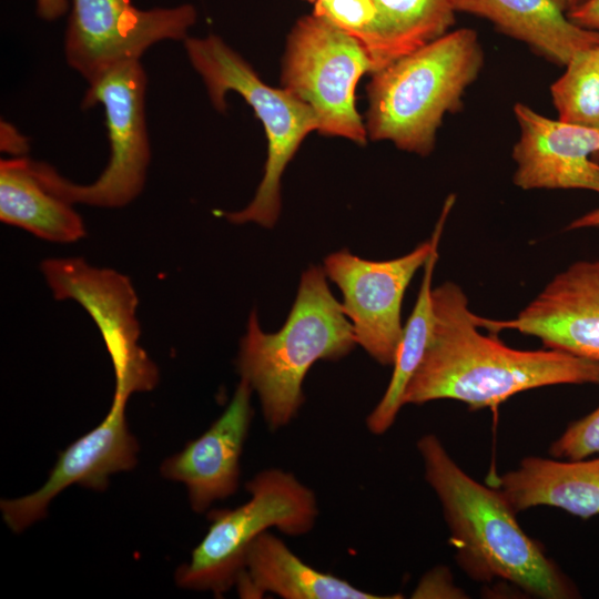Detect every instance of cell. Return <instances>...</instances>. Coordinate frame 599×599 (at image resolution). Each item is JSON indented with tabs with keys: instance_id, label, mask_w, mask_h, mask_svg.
<instances>
[{
	"instance_id": "6da1fadb",
	"label": "cell",
	"mask_w": 599,
	"mask_h": 599,
	"mask_svg": "<svg viewBox=\"0 0 599 599\" xmlns=\"http://www.w3.org/2000/svg\"><path fill=\"white\" fill-rule=\"evenodd\" d=\"M434 322L425 355L403 405L454 399L495 408L511 396L561 384H598L599 361L559 349L520 351L478 331L468 298L454 282L433 288Z\"/></svg>"
},
{
	"instance_id": "7a4b0ae2",
	"label": "cell",
	"mask_w": 599,
	"mask_h": 599,
	"mask_svg": "<svg viewBox=\"0 0 599 599\" xmlns=\"http://www.w3.org/2000/svg\"><path fill=\"white\" fill-rule=\"evenodd\" d=\"M417 450L425 480L436 494L458 566L476 581L502 580L541 599L578 596L571 581L528 536L504 494L467 475L434 434Z\"/></svg>"
},
{
	"instance_id": "3957f363",
	"label": "cell",
	"mask_w": 599,
	"mask_h": 599,
	"mask_svg": "<svg viewBox=\"0 0 599 599\" xmlns=\"http://www.w3.org/2000/svg\"><path fill=\"white\" fill-rule=\"evenodd\" d=\"M356 345L352 323L333 296L324 268L311 266L301 276L295 302L278 332H263L252 311L236 367L256 392L267 427L278 430L297 416L312 365L337 361Z\"/></svg>"
},
{
	"instance_id": "277c9868",
	"label": "cell",
	"mask_w": 599,
	"mask_h": 599,
	"mask_svg": "<svg viewBox=\"0 0 599 599\" xmlns=\"http://www.w3.org/2000/svg\"><path fill=\"white\" fill-rule=\"evenodd\" d=\"M483 65L478 34L461 28L372 73L365 122L368 138L428 155L445 114L460 110Z\"/></svg>"
},
{
	"instance_id": "5b68a950",
	"label": "cell",
	"mask_w": 599,
	"mask_h": 599,
	"mask_svg": "<svg viewBox=\"0 0 599 599\" xmlns=\"http://www.w3.org/2000/svg\"><path fill=\"white\" fill-rule=\"evenodd\" d=\"M184 48L202 78L211 103L226 110L225 95L235 91L253 108L267 138V160L254 199L243 210L225 213L232 223H257L272 229L278 220L282 175L302 141L318 130L312 108L286 89L263 82L255 70L220 37L186 38Z\"/></svg>"
},
{
	"instance_id": "8992f818",
	"label": "cell",
	"mask_w": 599,
	"mask_h": 599,
	"mask_svg": "<svg viewBox=\"0 0 599 599\" xmlns=\"http://www.w3.org/2000/svg\"><path fill=\"white\" fill-rule=\"evenodd\" d=\"M250 498L234 509L209 512L210 527L175 571L179 587L222 597L235 586L250 546L272 528L288 536L308 534L318 516L314 491L292 473L270 468L246 483Z\"/></svg>"
},
{
	"instance_id": "52a82bcc",
	"label": "cell",
	"mask_w": 599,
	"mask_h": 599,
	"mask_svg": "<svg viewBox=\"0 0 599 599\" xmlns=\"http://www.w3.org/2000/svg\"><path fill=\"white\" fill-rule=\"evenodd\" d=\"M146 73L140 60L126 61L89 83L82 108L105 112L110 159L91 184H75L44 162L30 159L39 181L70 204L122 207L143 190L151 159L145 120Z\"/></svg>"
},
{
	"instance_id": "ba28073f",
	"label": "cell",
	"mask_w": 599,
	"mask_h": 599,
	"mask_svg": "<svg viewBox=\"0 0 599 599\" xmlns=\"http://www.w3.org/2000/svg\"><path fill=\"white\" fill-rule=\"evenodd\" d=\"M376 71L358 39L312 13L288 34L281 82L312 108L321 134L364 145L368 135L355 106V89L365 73Z\"/></svg>"
},
{
	"instance_id": "9c48e42d",
	"label": "cell",
	"mask_w": 599,
	"mask_h": 599,
	"mask_svg": "<svg viewBox=\"0 0 599 599\" xmlns=\"http://www.w3.org/2000/svg\"><path fill=\"white\" fill-rule=\"evenodd\" d=\"M455 203L450 194L443 206L432 237L412 252L393 260L372 261L347 248L324 260V272L343 295L342 307L349 318L357 344L377 363L394 364L402 338L400 311L404 294L439 243L446 219Z\"/></svg>"
},
{
	"instance_id": "30bf717a",
	"label": "cell",
	"mask_w": 599,
	"mask_h": 599,
	"mask_svg": "<svg viewBox=\"0 0 599 599\" xmlns=\"http://www.w3.org/2000/svg\"><path fill=\"white\" fill-rule=\"evenodd\" d=\"M40 268L55 300L78 302L97 324L111 357L114 394L130 397L153 389L159 370L139 345V301L130 278L82 257L48 258Z\"/></svg>"
},
{
	"instance_id": "8fae6325",
	"label": "cell",
	"mask_w": 599,
	"mask_h": 599,
	"mask_svg": "<svg viewBox=\"0 0 599 599\" xmlns=\"http://www.w3.org/2000/svg\"><path fill=\"white\" fill-rule=\"evenodd\" d=\"M196 20L191 4L141 10L131 0H72L65 60L88 83L163 40L184 41Z\"/></svg>"
},
{
	"instance_id": "7c38bea8",
	"label": "cell",
	"mask_w": 599,
	"mask_h": 599,
	"mask_svg": "<svg viewBox=\"0 0 599 599\" xmlns=\"http://www.w3.org/2000/svg\"><path fill=\"white\" fill-rule=\"evenodd\" d=\"M128 399L113 395L104 419L59 454L48 479L39 489L22 497L1 499L3 520L13 532H21L45 517L50 502L65 488L77 484L102 491L108 487L111 475L135 467L139 444L126 424Z\"/></svg>"
},
{
	"instance_id": "4fadbf2b",
	"label": "cell",
	"mask_w": 599,
	"mask_h": 599,
	"mask_svg": "<svg viewBox=\"0 0 599 599\" xmlns=\"http://www.w3.org/2000/svg\"><path fill=\"white\" fill-rule=\"evenodd\" d=\"M478 327L539 338L547 348L599 361V261H578L558 273L514 318L475 314Z\"/></svg>"
},
{
	"instance_id": "5bb4252c",
	"label": "cell",
	"mask_w": 599,
	"mask_h": 599,
	"mask_svg": "<svg viewBox=\"0 0 599 599\" xmlns=\"http://www.w3.org/2000/svg\"><path fill=\"white\" fill-rule=\"evenodd\" d=\"M519 139L512 148L514 183L524 190L580 189L599 193V129L566 123L517 103Z\"/></svg>"
},
{
	"instance_id": "9a60e30c",
	"label": "cell",
	"mask_w": 599,
	"mask_h": 599,
	"mask_svg": "<svg viewBox=\"0 0 599 599\" xmlns=\"http://www.w3.org/2000/svg\"><path fill=\"white\" fill-rule=\"evenodd\" d=\"M252 392L241 378L222 415L161 464L163 478L185 485L191 508L197 514L214 501L231 497L238 488L240 459L253 416Z\"/></svg>"
},
{
	"instance_id": "2e32d148",
	"label": "cell",
	"mask_w": 599,
	"mask_h": 599,
	"mask_svg": "<svg viewBox=\"0 0 599 599\" xmlns=\"http://www.w3.org/2000/svg\"><path fill=\"white\" fill-rule=\"evenodd\" d=\"M451 4L456 12L490 21L558 65H566L580 50L599 45V32L573 23L564 0H451Z\"/></svg>"
},
{
	"instance_id": "e0dca14e",
	"label": "cell",
	"mask_w": 599,
	"mask_h": 599,
	"mask_svg": "<svg viewBox=\"0 0 599 599\" xmlns=\"http://www.w3.org/2000/svg\"><path fill=\"white\" fill-rule=\"evenodd\" d=\"M242 598L273 593L284 599H397L356 588L304 562L282 539L262 534L248 548L235 583Z\"/></svg>"
},
{
	"instance_id": "ac0fdd59",
	"label": "cell",
	"mask_w": 599,
	"mask_h": 599,
	"mask_svg": "<svg viewBox=\"0 0 599 599\" xmlns=\"http://www.w3.org/2000/svg\"><path fill=\"white\" fill-rule=\"evenodd\" d=\"M496 481L517 514L548 506L583 519L599 515V457L562 461L529 456Z\"/></svg>"
},
{
	"instance_id": "d6986e66",
	"label": "cell",
	"mask_w": 599,
	"mask_h": 599,
	"mask_svg": "<svg viewBox=\"0 0 599 599\" xmlns=\"http://www.w3.org/2000/svg\"><path fill=\"white\" fill-rule=\"evenodd\" d=\"M0 220L50 242L71 243L85 236L72 204L39 181L24 155L0 161Z\"/></svg>"
},
{
	"instance_id": "ffe728a7",
	"label": "cell",
	"mask_w": 599,
	"mask_h": 599,
	"mask_svg": "<svg viewBox=\"0 0 599 599\" xmlns=\"http://www.w3.org/2000/svg\"><path fill=\"white\" fill-rule=\"evenodd\" d=\"M438 244L434 246L424 265L417 300L406 325L403 327L389 384L378 404L366 418V426L374 435L385 434L395 423L404 406V392L427 349L434 322L432 282L438 260Z\"/></svg>"
},
{
	"instance_id": "44dd1931",
	"label": "cell",
	"mask_w": 599,
	"mask_h": 599,
	"mask_svg": "<svg viewBox=\"0 0 599 599\" xmlns=\"http://www.w3.org/2000/svg\"><path fill=\"white\" fill-rule=\"evenodd\" d=\"M377 10L380 69L448 32L451 0H373Z\"/></svg>"
},
{
	"instance_id": "7402d4cb",
	"label": "cell",
	"mask_w": 599,
	"mask_h": 599,
	"mask_svg": "<svg viewBox=\"0 0 599 599\" xmlns=\"http://www.w3.org/2000/svg\"><path fill=\"white\" fill-rule=\"evenodd\" d=\"M550 87L558 120L599 129V45L576 52Z\"/></svg>"
},
{
	"instance_id": "603a6c76",
	"label": "cell",
	"mask_w": 599,
	"mask_h": 599,
	"mask_svg": "<svg viewBox=\"0 0 599 599\" xmlns=\"http://www.w3.org/2000/svg\"><path fill=\"white\" fill-rule=\"evenodd\" d=\"M305 1L313 4V14L358 39L372 54L378 71L377 10L373 0Z\"/></svg>"
},
{
	"instance_id": "cb8c5ba5",
	"label": "cell",
	"mask_w": 599,
	"mask_h": 599,
	"mask_svg": "<svg viewBox=\"0 0 599 599\" xmlns=\"http://www.w3.org/2000/svg\"><path fill=\"white\" fill-rule=\"evenodd\" d=\"M551 456L569 460L599 454V407L571 423L549 449Z\"/></svg>"
},
{
	"instance_id": "d4e9b609",
	"label": "cell",
	"mask_w": 599,
	"mask_h": 599,
	"mask_svg": "<svg viewBox=\"0 0 599 599\" xmlns=\"http://www.w3.org/2000/svg\"><path fill=\"white\" fill-rule=\"evenodd\" d=\"M412 598H467V596L455 585L448 568L435 567L420 579Z\"/></svg>"
},
{
	"instance_id": "484cf974",
	"label": "cell",
	"mask_w": 599,
	"mask_h": 599,
	"mask_svg": "<svg viewBox=\"0 0 599 599\" xmlns=\"http://www.w3.org/2000/svg\"><path fill=\"white\" fill-rule=\"evenodd\" d=\"M568 18L583 29L599 32V0H588L568 12Z\"/></svg>"
},
{
	"instance_id": "4316f807",
	"label": "cell",
	"mask_w": 599,
	"mask_h": 599,
	"mask_svg": "<svg viewBox=\"0 0 599 599\" xmlns=\"http://www.w3.org/2000/svg\"><path fill=\"white\" fill-rule=\"evenodd\" d=\"M587 227H599V207L591 210L590 212L575 219L569 225L568 230H578Z\"/></svg>"
},
{
	"instance_id": "83f0119b",
	"label": "cell",
	"mask_w": 599,
	"mask_h": 599,
	"mask_svg": "<svg viewBox=\"0 0 599 599\" xmlns=\"http://www.w3.org/2000/svg\"><path fill=\"white\" fill-rule=\"evenodd\" d=\"M566 6H567V9H568V12L579 8L580 6H582L583 3H586L588 0H564Z\"/></svg>"
}]
</instances>
